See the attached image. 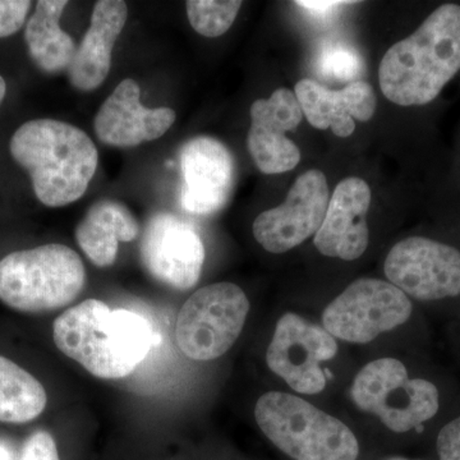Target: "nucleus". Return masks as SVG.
Here are the masks:
<instances>
[{
	"instance_id": "obj_1",
	"label": "nucleus",
	"mask_w": 460,
	"mask_h": 460,
	"mask_svg": "<svg viewBox=\"0 0 460 460\" xmlns=\"http://www.w3.org/2000/svg\"><path fill=\"white\" fill-rule=\"evenodd\" d=\"M459 71L460 5L444 4L386 51L378 83L390 102L417 107L434 102Z\"/></svg>"
},
{
	"instance_id": "obj_2",
	"label": "nucleus",
	"mask_w": 460,
	"mask_h": 460,
	"mask_svg": "<svg viewBox=\"0 0 460 460\" xmlns=\"http://www.w3.org/2000/svg\"><path fill=\"white\" fill-rule=\"evenodd\" d=\"M53 339L60 352L105 380L131 375L153 345L144 317L111 310L99 299H86L57 317Z\"/></svg>"
},
{
	"instance_id": "obj_3",
	"label": "nucleus",
	"mask_w": 460,
	"mask_h": 460,
	"mask_svg": "<svg viewBox=\"0 0 460 460\" xmlns=\"http://www.w3.org/2000/svg\"><path fill=\"white\" fill-rule=\"evenodd\" d=\"M9 150L31 177L36 198L49 208L83 198L99 164L98 148L83 129L48 118L22 124Z\"/></svg>"
},
{
	"instance_id": "obj_4",
	"label": "nucleus",
	"mask_w": 460,
	"mask_h": 460,
	"mask_svg": "<svg viewBox=\"0 0 460 460\" xmlns=\"http://www.w3.org/2000/svg\"><path fill=\"white\" fill-rule=\"evenodd\" d=\"M86 281L83 260L65 244L17 251L0 260V301L21 313H47L68 305Z\"/></svg>"
},
{
	"instance_id": "obj_5",
	"label": "nucleus",
	"mask_w": 460,
	"mask_h": 460,
	"mask_svg": "<svg viewBox=\"0 0 460 460\" xmlns=\"http://www.w3.org/2000/svg\"><path fill=\"white\" fill-rule=\"evenodd\" d=\"M255 417L266 438L295 460H356V436L341 420L287 393L257 401Z\"/></svg>"
},
{
	"instance_id": "obj_6",
	"label": "nucleus",
	"mask_w": 460,
	"mask_h": 460,
	"mask_svg": "<svg viewBox=\"0 0 460 460\" xmlns=\"http://www.w3.org/2000/svg\"><path fill=\"white\" fill-rule=\"evenodd\" d=\"M350 393L359 410L375 414L398 434L434 419L440 407L438 387L423 378H410L405 366L394 358L365 366L354 378Z\"/></svg>"
},
{
	"instance_id": "obj_7",
	"label": "nucleus",
	"mask_w": 460,
	"mask_h": 460,
	"mask_svg": "<svg viewBox=\"0 0 460 460\" xmlns=\"http://www.w3.org/2000/svg\"><path fill=\"white\" fill-rule=\"evenodd\" d=\"M250 302L233 283L201 288L181 305L175 341L193 361H213L228 352L246 323Z\"/></svg>"
},
{
	"instance_id": "obj_8",
	"label": "nucleus",
	"mask_w": 460,
	"mask_h": 460,
	"mask_svg": "<svg viewBox=\"0 0 460 460\" xmlns=\"http://www.w3.org/2000/svg\"><path fill=\"white\" fill-rule=\"evenodd\" d=\"M411 314L407 295L392 283L359 279L326 307V332L349 343H370L381 332L402 325Z\"/></svg>"
},
{
	"instance_id": "obj_9",
	"label": "nucleus",
	"mask_w": 460,
	"mask_h": 460,
	"mask_svg": "<svg viewBox=\"0 0 460 460\" xmlns=\"http://www.w3.org/2000/svg\"><path fill=\"white\" fill-rule=\"evenodd\" d=\"M384 270L393 286L419 301L460 295V251L434 239L399 242L387 255Z\"/></svg>"
},
{
	"instance_id": "obj_10",
	"label": "nucleus",
	"mask_w": 460,
	"mask_h": 460,
	"mask_svg": "<svg viewBox=\"0 0 460 460\" xmlns=\"http://www.w3.org/2000/svg\"><path fill=\"white\" fill-rule=\"evenodd\" d=\"M337 352V341L326 330L286 314L278 321L266 361L299 394H319L326 385L320 363L334 358Z\"/></svg>"
},
{
	"instance_id": "obj_11",
	"label": "nucleus",
	"mask_w": 460,
	"mask_h": 460,
	"mask_svg": "<svg viewBox=\"0 0 460 460\" xmlns=\"http://www.w3.org/2000/svg\"><path fill=\"white\" fill-rule=\"evenodd\" d=\"M329 201L325 174L319 169L305 172L290 187L283 204L256 217L253 235L268 252H287L319 232Z\"/></svg>"
},
{
	"instance_id": "obj_12",
	"label": "nucleus",
	"mask_w": 460,
	"mask_h": 460,
	"mask_svg": "<svg viewBox=\"0 0 460 460\" xmlns=\"http://www.w3.org/2000/svg\"><path fill=\"white\" fill-rule=\"evenodd\" d=\"M141 261L165 286L187 290L198 284L205 247L192 224L171 213L150 217L142 234Z\"/></svg>"
},
{
	"instance_id": "obj_13",
	"label": "nucleus",
	"mask_w": 460,
	"mask_h": 460,
	"mask_svg": "<svg viewBox=\"0 0 460 460\" xmlns=\"http://www.w3.org/2000/svg\"><path fill=\"white\" fill-rule=\"evenodd\" d=\"M180 160L181 208L195 215L222 210L235 181L234 157L229 148L217 138L199 136L181 146Z\"/></svg>"
},
{
	"instance_id": "obj_14",
	"label": "nucleus",
	"mask_w": 460,
	"mask_h": 460,
	"mask_svg": "<svg viewBox=\"0 0 460 460\" xmlns=\"http://www.w3.org/2000/svg\"><path fill=\"white\" fill-rule=\"evenodd\" d=\"M251 128L247 146L253 162L263 174H280L295 169L301 153L287 137L304 119L293 91L275 90L269 99H259L251 107Z\"/></svg>"
},
{
	"instance_id": "obj_15",
	"label": "nucleus",
	"mask_w": 460,
	"mask_h": 460,
	"mask_svg": "<svg viewBox=\"0 0 460 460\" xmlns=\"http://www.w3.org/2000/svg\"><path fill=\"white\" fill-rule=\"evenodd\" d=\"M141 90L132 78L118 84L95 117V133L102 144L136 147L162 137L175 122L171 108L148 109L141 105Z\"/></svg>"
},
{
	"instance_id": "obj_16",
	"label": "nucleus",
	"mask_w": 460,
	"mask_h": 460,
	"mask_svg": "<svg viewBox=\"0 0 460 460\" xmlns=\"http://www.w3.org/2000/svg\"><path fill=\"white\" fill-rule=\"evenodd\" d=\"M371 190L362 178H345L338 184L314 243L323 256L345 261L359 259L368 247L367 217Z\"/></svg>"
},
{
	"instance_id": "obj_17",
	"label": "nucleus",
	"mask_w": 460,
	"mask_h": 460,
	"mask_svg": "<svg viewBox=\"0 0 460 460\" xmlns=\"http://www.w3.org/2000/svg\"><path fill=\"white\" fill-rule=\"evenodd\" d=\"M302 113L317 129H332L338 137L353 135L356 122H367L376 111V93L365 81H354L343 90H330L305 78L295 87Z\"/></svg>"
},
{
	"instance_id": "obj_18",
	"label": "nucleus",
	"mask_w": 460,
	"mask_h": 460,
	"mask_svg": "<svg viewBox=\"0 0 460 460\" xmlns=\"http://www.w3.org/2000/svg\"><path fill=\"white\" fill-rule=\"evenodd\" d=\"M128 17L122 0H102L93 7L89 30L75 49L68 68L69 83L75 89L89 93L107 80L114 45Z\"/></svg>"
},
{
	"instance_id": "obj_19",
	"label": "nucleus",
	"mask_w": 460,
	"mask_h": 460,
	"mask_svg": "<svg viewBox=\"0 0 460 460\" xmlns=\"http://www.w3.org/2000/svg\"><path fill=\"white\" fill-rule=\"evenodd\" d=\"M140 226L129 208L115 199L95 202L75 228L78 246L98 268L113 265L119 242L137 238Z\"/></svg>"
},
{
	"instance_id": "obj_20",
	"label": "nucleus",
	"mask_w": 460,
	"mask_h": 460,
	"mask_svg": "<svg viewBox=\"0 0 460 460\" xmlns=\"http://www.w3.org/2000/svg\"><path fill=\"white\" fill-rule=\"evenodd\" d=\"M68 2L40 0L25 30L30 57L45 74L68 71L75 54L74 40L60 27Z\"/></svg>"
},
{
	"instance_id": "obj_21",
	"label": "nucleus",
	"mask_w": 460,
	"mask_h": 460,
	"mask_svg": "<svg viewBox=\"0 0 460 460\" xmlns=\"http://www.w3.org/2000/svg\"><path fill=\"white\" fill-rule=\"evenodd\" d=\"M47 402V392L40 381L0 356V422H30L40 416Z\"/></svg>"
},
{
	"instance_id": "obj_22",
	"label": "nucleus",
	"mask_w": 460,
	"mask_h": 460,
	"mask_svg": "<svg viewBox=\"0 0 460 460\" xmlns=\"http://www.w3.org/2000/svg\"><path fill=\"white\" fill-rule=\"evenodd\" d=\"M242 2H217V0H189L186 2L187 16L192 29L206 38H219L233 23Z\"/></svg>"
},
{
	"instance_id": "obj_23",
	"label": "nucleus",
	"mask_w": 460,
	"mask_h": 460,
	"mask_svg": "<svg viewBox=\"0 0 460 460\" xmlns=\"http://www.w3.org/2000/svg\"><path fill=\"white\" fill-rule=\"evenodd\" d=\"M320 74L338 81H352L362 71V60L354 48L343 42H326L317 57Z\"/></svg>"
},
{
	"instance_id": "obj_24",
	"label": "nucleus",
	"mask_w": 460,
	"mask_h": 460,
	"mask_svg": "<svg viewBox=\"0 0 460 460\" xmlns=\"http://www.w3.org/2000/svg\"><path fill=\"white\" fill-rule=\"evenodd\" d=\"M30 8L31 2L27 0H0V39L20 31Z\"/></svg>"
},
{
	"instance_id": "obj_25",
	"label": "nucleus",
	"mask_w": 460,
	"mask_h": 460,
	"mask_svg": "<svg viewBox=\"0 0 460 460\" xmlns=\"http://www.w3.org/2000/svg\"><path fill=\"white\" fill-rule=\"evenodd\" d=\"M21 460H60L56 441L47 431H39L27 440Z\"/></svg>"
},
{
	"instance_id": "obj_26",
	"label": "nucleus",
	"mask_w": 460,
	"mask_h": 460,
	"mask_svg": "<svg viewBox=\"0 0 460 460\" xmlns=\"http://www.w3.org/2000/svg\"><path fill=\"white\" fill-rule=\"evenodd\" d=\"M436 447L438 459L460 460V416L441 429Z\"/></svg>"
},
{
	"instance_id": "obj_27",
	"label": "nucleus",
	"mask_w": 460,
	"mask_h": 460,
	"mask_svg": "<svg viewBox=\"0 0 460 460\" xmlns=\"http://www.w3.org/2000/svg\"><path fill=\"white\" fill-rule=\"evenodd\" d=\"M298 7L310 11L314 16L325 17L326 14L332 13L335 9L341 5L347 4L345 2H296Z\"/></svg>"
},
{
	"instance_id": "obj_28",
	"label": "nucleus",
	"mask_w": 460,
	"mask_h": 460,
	"mask_svg": "<svg viewBox=\"0 0 460 460\" xmlns=\"http://www.w3.org/2000/svg\"><path fill=\"white\" fill-rule=\"evenodd\" d=\"M5 93H7V84H5L4 78L0 75V104H2L3 99H4Z\"/></svg>"
},
{
	"instance_id": "obj_29",
	"label": "nucleus",
	"mask_w": 460,
	"mask_h": 460,
	"mask_svg": "<svg viewBox=\"0 0 460 460\" xmlns=\"http://www.w3.org/2000/svg\"><path fill=\"white\" fill-rule=\"evenodd\" d=\"M0 460H11V454L3 447H0Z\"/></svg>"
},
{
	"instance_id": "obj_30",
	"label": "nucleus",
	"mask_w": 460,
	"mask_h": 460,
	"mask_svg": "<svg viewBox=\"0 0 460 460\" xmlns=\"http://www.w3.org/2000/svg\"><path fill=\"white\" fill-rule=\"evenodd\" d=\"M387 460H410V459H405V458H390V459H387Z\"/></svg>"
}]
</instances>
